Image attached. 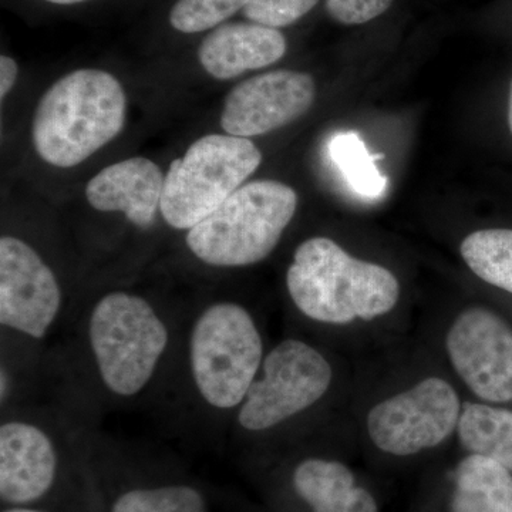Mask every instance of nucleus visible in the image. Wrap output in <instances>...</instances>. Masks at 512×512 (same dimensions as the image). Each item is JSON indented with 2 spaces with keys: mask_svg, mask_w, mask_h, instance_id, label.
Returning <instances> with one entry per match:
<instances>
[{
  "mask_svg": "<svg viewBox=\"0 0 512 512\" xmlns=\"http://www.w3.org/2000/svg\"><path fill=\"white\" fill-rule=\"evenodd\" d=\"M86 343L104 392L131 400L154 383L170 349L171 330L144 296L113 291L90 309Z\"/></svg>",
  "mask_w": 512,
  "mask_h": 512,
  "instance_id": "f257e3e1",
  "label": "nucleus"
},
{
  "mask_svg": "<svg viewBox=\"0 0 512 512\" xmlns=\"http://www.w3.org/2000/svg\"><path fill=\"white\" fill-rule=\"evenodd\" d=\"M286 286L306 318L330 325L386 315L400 293L399 282L389 269L353 258L323 237L299 245L286 274Z\"/></svg>",
  "mask_w": 512,
  "mask_h": 512,
  "instance_id": "f03ea898",
  "label": "nucleus"
},
{
  "mask_svg": "<svg viewBox=\"0 0 512 512\" xmlns=\"http://www.w3.org/2000/svg\"><path fill=\"white\" fill-rule=\"evenodd\" d=\"M126 110L123 86L110 73L80 69L66 74L37 104L36 153L55 167H76L119 136Z\"/></svg>",
  "mask_w": 512,
  "mask_h": 512,
  "instance_id": "7ed1b4c3",
  "label": "nucleus"
},
{
  "mask_svg": "<svg viewBox=\"0 0 512 512\" xmlns=\"http://www.w3.org/2000/svg\"><path fill=\"white\" fill-rule=\"evenodd\" d=\"M187 359L202 404L214 412H237L264 362V340L247 308L212 302L192 320Z\"/></svg>",
  "mask_w": 512,
  "mask_h": 512,
  "instance_id": "20e7f679",
  "label": "nucleus"
},
{
  "mask_svg": "<svg viewBox=\"0 0 512 512\" xmlns=\"http://www.w3.org/2000/svg\"><path fill=\"white\" fill-rule=\"evenodd\" d=\"M298 207V195L278 181L238 188L210 217L188 231L195 258L215 268H241L272 254Z\"/></svg>",
  "mask_w": 512,
  "mask_h": 512,
  "instance_id": "39448f33",
  "label": "nucleus"
},
{
  "mask_svg": "<svg viewBox=\"0 0 512 512\" xmlns=\"http://www.w3.org/2000/svg\"><path fill=\"white\" fill-rule=\"evenodd\" d=\"M261 163V151L249 138H200L168 168L160 208L164 221L190 231L241 188Z\"/></svg>",
  "mask_w": 512,
  "mask_h": 512,
  "instance_id": "423d86ee",
  "label": "nucleus"
},
{
  "mask_svg": "<svg viewBox=\"0 0 512 512\" xmlns=\"http://www.w3.org/2000/svg\"><path fill=\"white\" fill-rule=\"evenodd\" d=\"M330 382L332 367L322 353L302 340L286 339L266 353L237 410L238 426L248 433L274 429L322 399Z\"/></svg>",
  "mask_w": 512,
  "mask_h": 512,
  "instance_id": "0eeeda50",
  "label": "nucleus"
},
{
  "mask_svg": "<svg viewBox=\"0 0 512 512\" xmlns=\"http://www.w3.org/2000/svg\"><path fill=\"white\" fill-rule=\"evenodd\" d=\"M460 412L453 387L439 377H429L373 407L367 429L380 450L412 456L443 443L456 429Z\"/></svg>",
  "mask_w": 512,
  "mask_h": 512,
  "instance_id": "6e6552de",
  "label": "nucleus"
},
{
  "mask_svg": "<svg viewBox=\"0 0 512 512\" xmlns=\"http://www.w3.org/2000/svg\"><path fill=\"white\" fill-rule=\"evenodd\" d=\"M63 308L62 286L45 259L23 239L0 238V325L29 340H45Z\"/></svg>",
  "mask_w": 512,
  "mask_h": 512,
  "instance_id": "1a4fd4ad",
  "label": "nucleus"
},
{
  "mask_svg": "<svg viewBox=\"0 0 512 512\" xmlns=\"http://www.w3.org/2000/svg\"><path fill=\"white\" fill-rule=\"evenodd\" d=\"M447 352L464 383L487 402L512 400V329L483 308L461 313L447 335Z\"/></svg>",
  "mask_w": 512,
  "mask_h": 512,
  "instance_id": "9d476101",
  "label": "nucleus"
},
{
  "mask_svg": "<svg viewBox=\"0 0 512 512\" xmlns=\"http://www.w3.org/2000/svg\"><path fill=\"white\" fill-rule=\"evenodd\" d=\"M62 474L55 434L29 417L3 419L0 426V501L3 507L40 505Z\"/></svg>",
  "mask_w": 512,
  "mask_h": 512,
  "instance_id": "9b49d317",
  "label": "nucleus"
},
{
  "mask_svg": "<svg viewBox=\"0 0 512 512\" xmlns=\"http://www.w3.org/2000/svg\"><path fill=\"white\" fill-rule=\"evenodd\" d=\"M315 94L311 74L276 70L252 77L228 94L221 126L229 136H264L302 117Z\"/></svg>",
  "mask_w": 512,
  "mask_h": 512,
  "instance_id": "f8f14e48",
  "label": "nucleus"
},
{
  "mask_svg": "<svg viewBox=\"0 0 512 512\" xmlns=\"http://www.w3.org/2000/svg\"><path fill=\"white\" fill-rule=\"evenodd\" d=\"M165 177L146 157L128 158L101 170L87 184L86 198L94 210L121 212L140 229L153 227L163 200Z\"/></svg>",
  "mask_w": 512,
  "mask_h": 512,
  "instance_id": "ddd939ff",
  "label": "nucleus"
},
{
  "mask_svg": "<svg viewBox=\"0 0 512 512\" xmlns=\"http://www.w3.org/2000/svg\"><path fill=\"white\" fill-rule=\"evenodd\" d=\"M286 40L278 29L258 23H228L202 40L198 59L217 80H231L249 70L271 66L284 57Z\"/></svg>",
  "mask_w": 512,
  "mask_h": 512,
  "instance_id": "4468645a",
  "label": "nucleus"
},
{
  "mask_svg": "<svg viewBox=\"0 0 512 512\" xmlns=\"http://www.w3.org/2000/svg\"><path fill=\"white\" fill-rule=\"evenodd\" d=\"M296 494L313 512H379L373 495L357 487L345 464L325 458H306L293 470Z\"/></svg>",
  "mask_w": 512,
  "mask_h": 512,
  "instance_id": "2eb2a0df",
  "label": "nucleus"
},
{
  "mask_svg": "<svg viewBox=\"0 0 512 512\" xmlns=\"http://www.w3.org/2000/svg\"><path fill=\"white\" fill-rule=\"evenodd\" d=\"M451 512H512V474L491 458L471 454L456 468Z\"/></svg>",
  "mask_w": 512,
  "mask_h": 512,
  "instance_id": "dca6fc26",
  "label": "nucleus"
},
{
  "mask_svg": "<svg viewBox=\"0 0 512 512\" xmlns=\"http://www.w3.org/2000/svg\"><path fill=\"white\" fill-rule=\"evenodd\" d=\"M461 444L471 454L491 458L512 471V412L466 403L457 424Z\"/></svg>",
  "mask_w": 512,
  "mask_h": 512,
  "instance_id": "f3484780",
  "label": "nucleus"
},
{
  "mask_svg": "<svg viewBox=\"0 0 512 512\" xmlns=\"http://www.w3.org/2000/svg\"><path fill=\"white\" fill-rule=\"evenodd\" d=\"M109 512H211L207 497L183 481L134 484L111 498Z\"/></svg>",
  "mask_w": 512,
  "mask_h": 512,
  "instance_id": "a211bd4d",
  "label": "nucleus"
},
{
  "mask_svg": "<svg viewBox=\"0 0 512 512\" xmlns=\"http://www.w3.org/2000/svg\"><path fill=\"white\" fill-rule=\"evenodd\" d=\"M471 271L488 284L512 293V229H481L461 244Z\"/></svg>",
  "mask_w": 512,
  "mask_h": 512,
  "instance_id": "6ab92c4d",
  "label": "nucleus"
},
{
  "mask_svg": "<svg viewBox=\"0 0 512 512\" xmlns=\"http://www.w3.org/2000/svg\"><path fill=\"white\" fill-rule=\"evenodd\" d=\"M329 154L352 190L366 198H377L386 190L387 178L376 167L366 144L356 133H339L330 140Z\"/></svg>",
  "mask_w": 512,
  "mask_h": 512,
  "instance_id": "aec40b11",
  "label": "nucleus"
},
{
  "mask_svg": "<svg viewBox=\"0 0 512 512\" xmlns=\"http://www.w3.org/2000/svg\"><path fill=\"white\" fill-rule=\"evenodd\" d=\"M247 5V0H178L170 23L181 33H200L218 28Z\"/></svg>",
  "mask_w": 512,
  "mask_h": 512,
  "instance_id": "412c9836",
  "label": "nucleus"
},
{
  "mask_svg": "<svg viewBox=\"0 0 512 512\" xmlns=\"http://www.w3.org/2000/svg\"><path fill=\"white\" fill-rule=\"evenodd\" d=\"M319 0H247L244 15L258 25L279 29L298 22Z\"/></svg>",
  "mask_w": 512,
  "mask_h": 512,
  "instance_id": "4be33fe9",
  "label": "nucleus"
},
{
  "mask_svg": "<svg viewBox=\"0 0 512 512\" xmlns=\"http://www.w3.org/2000/svg\"><path fill=\"white\" fill-rule=\"evenodd\" d=\"M393 0H326V9L342 25H363L379 18L392 6Z\"/></svg>",
  "mask_w": 512,
  "mask_h": 512,
  "instance_id": "5701e85b",
  "label": "nucleus"
},
{
  "mask_svg": "<svg viewBox=\"0 0 512 512\" xmlns=\"http://www.w3.org/2000/svg\"><path fill=\"white\" fill-rule=\"evenodd\" d=\"M18 63L9 56L0 57V99L5 100L18 80Z\"/></svg>",
  "mask_w": 512,
  "mask_h": 512,
  "instance_id": "b1692460",
  "label": "nucleus"
},
{
  "mask_svg": "<svg viewBox=\"0 0 512 512\" xmlns=\"http://www.w3.org/2000/svg\"><path fill=\"white\" fill-rule=\"evenodd\" d=\"M2 512H47L40 508V505H30V507H3Z\"/></svg>",
  "mask_w": 512,
  "mask_h": 512,
  "instance_id": "393cba45",
  "label": "nucleus"
},
{
  "mask_svg": "<svg viewBox=\"0 0 512 512\" xmlns=\"http://www.w3.org/2000/svg\"><path fill=\"white\" fill-rule=\"evenodd\" d=\"M46 2L55 3V5H76V3L86 2V0H46Z\"/></svg>",
  "mask_w": 512,
  "mask_h": 512,
  "instance_id": "a878e982",
  "label": "nucleus"
},
{
  "mask_svg": "<svg viewBox=\"0 0 512 512\" xmlns=\"http://www.w3.org/2000/svg\"><path fill=\"white\" fill-rule=\"evenodd\" d=\"M508 124H510V130L512 133V84L510 92V103H508Z\"/></svg>",
  "mask_w": 512,
  "mask_h": 512,
  "instance_id": "bb28decb",
  "label": "nucleus"
}]
</instances>
